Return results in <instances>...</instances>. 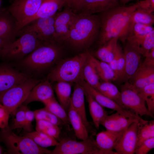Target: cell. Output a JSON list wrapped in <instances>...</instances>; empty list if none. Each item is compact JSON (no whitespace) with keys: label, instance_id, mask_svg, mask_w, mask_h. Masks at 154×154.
Instances as JSON below:
<instances>
[{"label":"cell","instance_id":"obj_33","mask_svg":"<svg viewBox=\"0 0 154 154\" xmlns=\"http://www.w3.org/2000/svg\"><path fill=\"white\" fill-rule=\"evenodd\" d=\"M153 137H154V120L147 121L143 119L139 121L136 148L144 141Z\"/></svg>","mask_w":154,"mask_h":154},{"label":"cell","instance_id":"obj_48","mask_svg":"<svg viewBox=\"0 0 154 154\" xmlns=\"http://www.w3.org/2000/svg\"><path fill=\"white\" fill-rule=\"evenodd\" d=\"M9 41H10L0 38V57L1 56V51L4 46Z\"/></svg>","mask_w":154,"mask_h":154},{"label":"cell","instance_id":"obj_34","mask_svg":"<svg viewBox=\"0 0 154 154\" xmlns=\"http://www.w3.org/2000/svg\"><path fill=\"white\" fill-rule=\"evenodd\" d=\"M43 103L45 105L46 108L60 119L65 125L70 124L67 113L55 97L44 102Z\"/></svg>","mask_w":154,"mask_h":154},{"label":"cell","instance_id":"obj_23","mask_svg":"<svg viewBox=\"0 0 154 154\" xmlns=\"http://www.w3.org/2000/svg\"><path fill=\"white\" fill-rule=\"evenodd\" d=\"M17 35L15 21L6 8L0 13V38L12 41Z\"/></svg>","mask_w":154,"mask_h":154},{"label":"cell","instance_id":"obj_8","mask_svg":"<svg viewBox=\"0 0 154 154\" xmlns=\"http://www.w3.org/2000/svg\"><path fill=\"white\" fill-rule=\"evenodd\" d=\"M44 0H13L7 8L15 21L17 35L25 24L36 14Z\"/></svg>","mask_w":154,"mask_h":154},{"label":"cell","instance_id":"obj_36","mask_svg":"<svg viewBox=\"0 0 154 154\" xmlns=\"http://www.w3.org/2000/svg\"><path fill=\"white\" fill-rule=\"evenodd\" d=\"M125 58L121 47L117 43L115 56L109 64L114 70L117 69V80H120L123 72L125 65Z\"/></svg>","mask_w":154,"mask_h":154},{"label":"cell","instance_id":"obj_26","mask_svg":"<svg viewBox=\"0 0 154 154\" xmlns=\"http://www.w3.org/2000/svg\"><path fill=\"white\" fill-rule=\"evenodd\" d=\"M88 56L100 79L103 81L110 82L117 80L116 74L108 63L100 60L88 51Z\"/></svg>","mask_w":154,"mask_h":154},{"label":"cell","instance_id":"obj_40","mask_svg":"<svg viewBox=\"0 0 154 154\" xmlns=\"http://www.w3.org/2000/svg\"><path fill=\"white\" fill-rule=\"evenodd\" d=\"M153 30L154 29L152 25L135 23L129 27L127 38L144 35Z\"/></svg>","mask_w":154,"mask_h":154},{"label":"cell","instance_id":"obj_37","mask_svg":"<svg viewBox=\"0 0 154 154\" xmlns=\"http://www.w3.org/2000/svg\"><path fill=\"white\" fill-rule=\"evenodd\" d=\"M36 131L52 136L56 139L59 138L61 129L58 126L43 120H36Z\"/></svg>","mask_w":154,"mask_h":154},{"label":"cell","instance_id":"obj_50","mask_svg":"<svg viewBox=\"0 0 154 154\" xmlns=\"http://www.w3.org/2000/svg\"><path fill=\"white\" fill-rule=\"evenodd\" d=\"M123 4H125L133 0H120Z\"/></svg>","mask_w":154,"mask_h":154},{"label":"cell","instance_id":"obj_20","mask_svg":"<svg viewBox=\"0 0 154 154\" xmlns=\"http://www.w3.org/2000/svg\"><path fill=\"white\" fill-rule=\"evenodd\" d=\"M54 98L53 90L50 81L48 79L39 82L30 92L22 104L27 106L34 101L44 102Z\"/></svg>","mask_w":154,"mask_h":154},{"label":"cell","instance_id":"obj_39","mask_svg":"<svg viewBox=\"0 0 154 154\" xmlns=\"http://www.w3.org/2000/svg\"><path fill=\"white\" fill-rule=\"evenodd\" d=\"M137 91L146 103L148 110L153 115L154 112V83L147 85Z\"/></svg>","mask_w":154,"mask_h":154},{"label":"cell","instance_id":"obj_22","mask_svg":"<svg viewBox=\"0 0 154 154\" xmlns=\"http://www.w3.org/2000/svg\"><path fill=\"white\" fill-rule=\"evenodd\" d=\"M84 89L79 83L75 84L71 96L70 104L81 117L84 125L88 130L89 123L87 119L85 104Z\"/></svg>","mask_w":154,"mask_h":154},{"label":"cell","instance_id":"obj_4","mask_svg":"<svg viewBox=\"0 0 154 154\" xmlns=\"http://www.w3.org/2000/svg\"><path fill=\"white\" fill-rule=\"evenodd\" d=\"M88 57V51L65 59L58 63L49 73L50 82L79 83L84 80L83 70Z\"/></svg>","mask_w":154,"mask_h":154},{"label":"cell","instance_id":"obj_14","mask_svg":"<svg viewBox=\"0 0 154 154\" xmlns=\"http://www.w3.org/2000/svg\"><path fill=\"white\" fill-rule=\"evenodd\" d=\"M79 84L81 85L85 91L90 94L104 108L114 110L127 117L138 119H141V117L123 108L115 101L100 93L96 89L89 85L84 80L81 81Z\"/></svg>","mask_w":154,"mask_h":154},{"label":"cell","instance_id":"obj_29","mask_svg":"<svg viewBox=\"0 0 154 154\" xmlns=\"http://www.w3.org/2000/svg\"><path fill=\"white\" fill-rule=\"evenodd\" d=\"M118 39L113 38L100 45L95 54L96 58L108 63L111 62L115 56Z\"/></svg>","mask_w":154,"mask_h":154},{"label":"cell","instance_id":"obj_10","mask_svg":"<svg viewBox=\"0 0 154 154\" xmlns=\"http://www.w3.org/2000/svg\"><path fill=\"white\" fill-rule=\"evenodd\" d=\"M120 92V100L123 108L140 117L146 115L153 118L138 91L128 81L125 82L121 86Z\"/></svg>","mask_w":154,"mask_h":154},{"label":"cell","instance_id":"obj_51","mask_svg":"<svg viewBox=\"0 0 154 154\" xmlns=\"http://www.w3.org/2000/svg\"><path fill=\"white\" fill-rule=\"evenodd\" d=\"M3 152V149L2 147L0 145V154H2Z\"/></svg>","mask_w":154,"mask_h":154},{"label":"cell","instance_id":"obj_1","mask_svg":"<svg viewBox=\"0 0 154 154\" xmlns=\"http://www.w3.org/2000/svg\"><path fill=\"white\" fill-rule=\"evenodd\" d=\"M136 9L135 4L126 7L118 5L100 13L99 15L100 28L98 38L100 45L114 38L125 42L131 16Z\"/></svg>","mask_w":154,"mask_h":154},{"label":"cell","instance_id":"obj_46","mask_svg":"<svg viewBox=\"0 0 154 154\" xmlns=\"http://www.w3.org/2000/svg\"><path fill=\"white\" fill-rule=\"evenodd\" d=\"M10 114L1 104L0 106V128L3 129L8 127Z\"/></svg>","mask_w":154,"mask_h":154},{"label":"cell","instance_id":"obj_27","mask_svg":"<svg viewBox=\"0 0 154 154\" xmlns=\"http://www.w3.org/2000/svg\"><path fill=\"white\" fill-rule=\"evenodd\" d=\"M70 124L77 137L82 140L89 137L88 130L84 125L79 115L70 104L67 112Z\"/></svg>","mask_w":154,"mask_h":154},{"label":"cell","instance_id":"obj_35","mask_svg":"<svg viewBox=\"0 0 154 154\" xmlns=\"http://www.w3.org/2000/svg\"><path fill=\"white\" fill-rule=\"evenodd\" d=\"M84 80L89 85L96 89L99 84L100 78L88 56L83 70Z\"/></svg>","mask_w":154,"mask_h":154},{"label":"cell","instance_id":"obj_24","mask_svg":"<svg viewBox=\"0 0 154 154\" xmlns=\"http://www.w3.org/2000/svg\"><path fill=\"white\" fill-rule=\"evenodd\" d=\"M127 44L145 57L148 52L154 47V30L147 34L135 38H128Z\"/></svg>","mask_w":154,"mask_h":154},{"label":"cell","instance_id":"obj_18","mask_svg":"<svg viewBox=\"0 0 154 154\" xmlns=\"http://www.w3.org/2000/svg\"><path fill=\"white\" fill-rule=\"evenodd\" d=\"M143 119L127 117L116 112L110 116L108 115L101 125L104 126L106 130L116 133H121L134 122Z\"/></svg>","mask_w":154,"mask_h":154},{"label":"cell","instance_id":"obj_47","mask_svg":"<svg viewBox=\"0 0 154 154\" xmlns=\"http://www.w3.org/2000/svg\"><path fill=\"white\" fill-rule=\"evenodd\" d=\"M82 0H65L64 6L77 13Z\"/></svg>","mask_w":154,"mask_h":154},{"label":"cell","instance_id":"obj_43","mask_svg":"<svg viewBox=\"0 0 154 154\" xmlns=\"http://www.w3.org/2000/svg\"><path fill=\"white\" fill-rule=\"evenodd\" d=\"M154 147V137L144 141L135 149V153L147 154Z\"/></svg>","mask_w":154,"mask_h":154},{"label":"cell","instance_id":"obj_32","mask_svg":"<svg viewBox=\"0 0 154 154\" xmlns=\"http://www.w3.org/2000/svg\"><path fill=\"white\" fill-rule=\"evenodd\" d=\"M96 89L105 96L115 101L122 107L120 100V92L117 87L111 82H100Z\"/></svg>","mask_w":154,"mask_h":154},{"label":"cell","instance_id":"obj_45","mask_svg":"<svg viewBox=\"0 0 154 154\" xmlns=\"http://www.w3.org/2000/svg\"><path fill=\"white\" fill-rule=\"evenodd\" d=\"M136 9L152 13L154 11V0H143L135 4Z\"/></svg>","mask_w":154,"mask_h":154},{"label":"cell","instance_id":"obj_41","mask_svg":"<svg viewBox=\"0 0 154 154\" xmlns=\"http://www.w3.org/2000/svg\"><path fill=\"white\" fill-rule=\"evenodd\" d=\"M36 120H43L48 121L58 126L65 124L59 119L50 112L45 107L34 111Z\"/></svg>","mask_w":154,"mask_h":154},{"label":"cell","instance_id":"obj_11","mask_svg":"<svg viewBox=\"0 0 154 154\" xmlns=\"http://www.w3.org/2000/svg\"><path fill=\"white\" fill-rule=\"evenodd\" d=\"M55 15L35 20L22 28L18 32V35L24 33H29L41 41H55Z\"/></svg>","mask_w":154,"mask_h":154},{"label":"cell","instance_id":"obj_31","mask_svg":"<svg viewBox=\"0 0 154 154\" xmlns=\"http://www.w3.org/2000/svg\"><path fill=\"white\" fill-rule=\"evenodd\" d=\"M24 136L30 138L37 145L44 148L56 146L58 143L54 137L36 131L26 132Z\"/></svg>","mask_w":154,"mask_h":154},{"label":"cell","instance_id":"obj_5","mask_svg":"<svg viewBox=\"0 0 154 154\" xmlns=\"http://www.w3.org/2000/svg\"><path fill=\"white\" fill-rule=\"evenodd\" d=\"M0 140L5 144L10 154H50L51 151L36 144L30 138L18 135L8 127L1 129Z\"/></svg>","mask_w":154,"mask_h":154},{"label":"cell","instance_id":"obj_9","mask_svg":"<svg viewBox=\"0 0 154 154\" xmlns=\"http://www.w3.org/2000/svg\"><path fill=\"white\" fill-rule=\"evenodd\" d=\"M55 146L50 154H102L92 135L80 141L64 138Z\"/></svg>","mask_w":154,"mask_h":154},{"label":"cell","instance_id":"obj_6","mask_svg":"<svg viewBox=\"0 0 154 154\" xmlns=\"http://www.w3.org/2000/svg\"><path fill=\"white\" fill-rule=\"evenodd\" d=\"M17 39L9 41L4 46L1 56L9 60H20L39 46L43 42L29 33L19 35Z\"/></svg>","mask_w":154,"mask_h":154},{"label":"cell","instance_id":"obj_13","mask_svg":"<svg viewBox=\"0 0 154 154\" xmlns=\"http://www.w3.org/2000/svg\"><path fill=\"white\" fill-rule=\"evenodd\" d=\"M31 77L29 75L18 71L10 66L0 65V94Z\"/></svg>","mask_w":154,"mask_h":154},{"label":"cell","instance_id":"obj_19","mask_svg":"<svg viewBox=\"0 0 154 154\" xmlns=\"http://www.w3.org/2000/svg\"><path fill=\"white\" fill-rule=\"evenodd\" d=\"M117 0H82L77 14L86 15L101 13L118 6Z\"/></svg>","mask_w":154,"mask_h":154},{"label":"cell","instance_id":"obj_3","mask_svg":"<svg viewBox=\"0 0 154 154\" xmlns=\"http://www.w3.org/2000/svg\"><path fill=\"white\" fill-rule=\"evenodd\" d=\"M55 41L43 42L29 54L20 60L24 68L34 73H40L55 63L60 53Z\"/></svg>","mask_w":154,"mask_h":154},{"label":"cell","instance_id":"obj_38","mask_svg":"<svg viewBox=\"0 0 154 154\" xmlns=\"http://www.w3.org/2000/svg\"><path fill=\"white\" fill-rule=\"evenodd\" d=\"M154 23V15L152 13L141 9H136L131 16L129 27L135 23L153 25Z\"/></svg>","mask_w":154,"mask_h":154},{"label":"cell","instance_id":"obj_44","mask_svg":"<svg viewBox=\"0 0 154 154\" xmlns=\"http://www.w3.org/2000/svg\"><path fill=\"white\" fill-rule=\"evenodd\" d=\"M35 118L34 111L30 110L27 107L25 112V123L23 128L26 132L32 131L33 130L32 122Z\"/></svg>","mask_w":154,"mask_h":154},{"label":"cell","instance_id":"obj_53","mask_svg":"<svg viewBox=\"0 0 154 154\" xmlns=\"http://www.w3.org/2000/svg\"></svg>","mask_w":154,"mask_h":154},{"label":"cell","instance_id":"obj_21","mask_svg":"<svg viewBox=\"0 0 154 154\" xmlns=\"http://www.w3.org/2000/svg\"><path fill=\"white\" fill-rule=\"evenodd\" d=\"M123 132L116 133L106 130L96 135V142L102 154H116L113 150Z\"/></svg>","mask_w":154,"mask_h":154},{"label":"cell","instance_id":"obj_7","mask_svg":"<svg viewBox=\"0 0 154 154\" xmlns=\"http://www.w3.org/2000/svg\"><path fill=\"white\" fill-rule=\"evenodd\" d=\"M40 82L31 77L0 94V104L10 114L22 105L33 88Z\"/></svg>","mask_w":154,"mask_h":154},{"label":"cell","instance_id":"obj_15","mask_svg":"<svg viewBox=\"0 0 154 154\" xmlns=\"http://www.w3.org/2000/svg\"><path fill=\"white\" fill-rule=\"evenodd\" d=\"M77 14L66 7L63 11L56 14L54 24L56 42L64 41L66 39Z\"/></svg>","mask_w":154,"mask_h":154},{"label":"cell","instance_id":"obj_42","mask_svg":"<svg viewBox=\"0 0 154 154\" xmlns=\"http://www.w3.org/2000/svg\"><path fill=\"white\" fill-rule=\"evenodd\" d=\"M27 106L23 104L20 106L15 114V118L14 119L11 130L18 128H23L24 125L25 112Z\"/></svg>","mask_w":154,"mask_h":154},{"label":"cell","instance_id":"obj_25","mask_svg":"<svg viewBox=\"0 0 154 154\" xmlns=\"http://www.w3.org/2000/svg\"><path fill=\"white\" fill-rule=\"evenodd\" d=\"M64 1L65 0H44L36 14L25 24L23 28L38 18L54 16L64 6Z\"/></svg>","mask_w":154,"mask_h":154},{"label":"cell","instance_id":"obj_16","mask_svg":"<svg viewBox=\"0 0 154 154\" xmlns=\"http://www.w3.org/2000/svg\"><path fill=\"white\" fill-rule=\"evenodd\" d=\"M128 82L137 90L154 83V65L141 63Z\"/></svg>","mask_w":154,"mask_h":154},{"label":"cell","instance_id":"obj_12","mask_svg":"<svg viewBox=\"0 0 154 154\" xmlns=\"http://www.w3.org/2000/svg\"><path fill=\"white\" fill-rule=\"evenodd\" d=\"M139 121L132 123L123 133L114 149L116 154L135 153L137 142Z\"/></svg>","mask_w":154,"mask_h":154},{"label":"cell","instance_id":"obj_17","mask_svg":"<svg viewBox=\"0 0 154 154\" xmlns=\"http://www.w3.org/2000/svg\"><path fill=\"white\" fill-rule=\"evenodd\" d=\"M125 65L123 75L120 80L128 81L137 70L141 64V55L137 51L126 44L123 51Z\"/></svg>","mask_w":154,"mask_h":154},{"label":"cell","instance_id":"obj_52","mask_svg":"<svg viewBox=\"0 0 154 154\" xmlns=\"http://www.w3.org/2000/svg\"><path fill=\"white\" fill-rule=\"evenodd\" d=\"M1 104H0V106L1 105Z\"/></svg>","mask_w":154,"mask_h":154},{"label":"cell","instance_id":"obj_2","mask_svg":"<svg viewBox=\"0 0 154 154\" xmlns=\"http://www.w3.org/2000/svg\"><path fill=\"white\" fill-rule=\"evenodd\" d=\"M100 28L99 15L77 14L64 41L77 49L88 48L98 39Z\"/></svg>","mask_w":154,"mask_h":154},{"label":"cell","instance_id":"obj_28","mask_svg":"<svg viewBox=\"0 0 154 154\" xmlns=\"http://www.w3.org/2000/svg\"><path fill=\"white\" fill-rule=\"evenodd\" d=\"M85 95L88 104L90 112L94 125L98 129L101 123L108 115L107 112L88 92L84 90Z\"/></svg>","mask_w":154,"mask_h":154},{"label":"cell","instance_id":"obj_30","mask_svg":"<svg viewBox=\"0 0 154 154\" xmlns=\"http://www.w3.org/2000/svg\"><path fill=\"white\" fill-rule=\"evenodd\" d=\"M71 83L58 82L55 85L54 89L60 104L67 112L70 104Z\"/></svg>","mask_w":154,"mask_h":154},{"label":"cell","instance_id":"obj_49","mask_svg":"<svg viewBox=\"0 0 154 154\" xmlns=\"http://www.w3.org/2000/svg\"><path fill=\"white\" fill-rule=\"evenodd\" d=\"M2 0H0V13L3 12L6 8H4L2 7Z\"/></svg>","mask_w":154,"mask_h":154}]
</instances>
